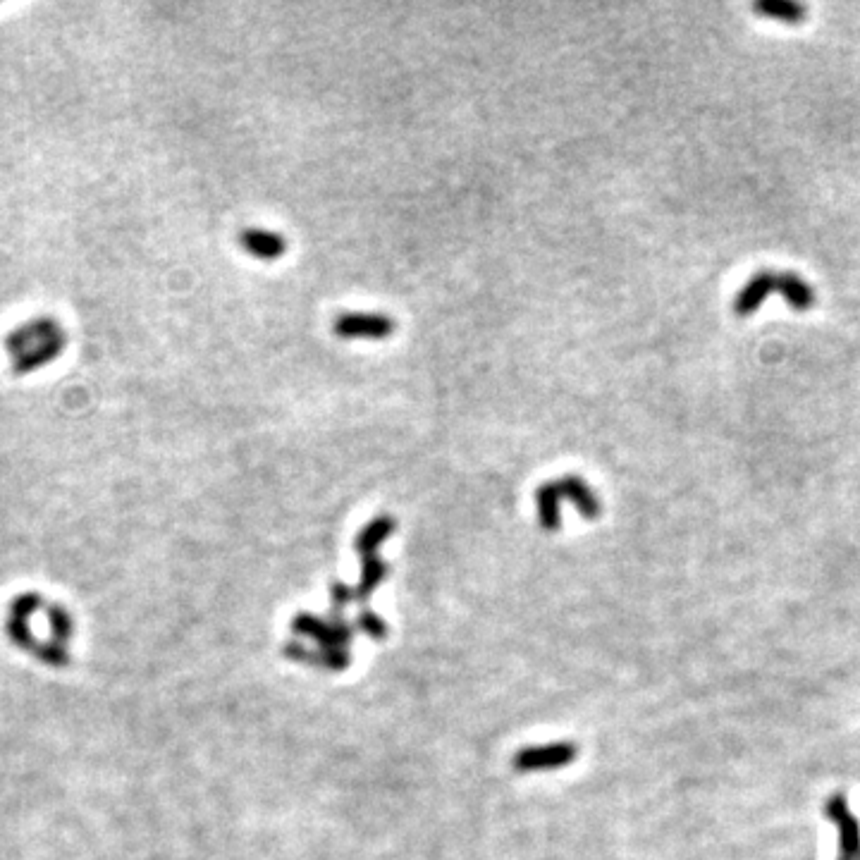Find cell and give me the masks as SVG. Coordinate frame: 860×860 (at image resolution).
<instances>
[{
  "label": "cell",
  "instance_id": "cell-1",
  "mask_svg": "<svg viewBox=\"0 0 860 860\" xmlns=\"http://www.w3.org/2000/svg\"><path fill=\"white\" fill-rule=\"evenodd\" d=\"M65 344L67 335L63 325L51 316L29 318L5 337V349H8L12 371L17 376H29V373L48 366L58 356H63Z\"/></svg>",
  "mask_w": 860,
  "mask_h": 860
},
{
  "label": "cell",
  "instance_id": "cell-2",
  "mask_svg": "<svg viewBox=\"0 0 860 860\" xmlns=\"http://www.w3.org/2000/svg\"><path fill=\"white\" fill-rule=\"evenodd\" d=\"M562 500L574 502L583 519H595L602 509L598 495H595L591 485L583 481L581 476L567 473V476L540 485L536 490L538 521L545 531H557V528L562 526V519H559V505H562Z\"/></svg>",
  "mask_w": 860,
  "mask_h": 860
},
{
  "label": "cell",
  "instance_id": "cell-3",
  "mask_svg": "<svg viewBox=\"0 0 860 860\" xmlns=\"http://www.w3.org/2000/svg\"><path fill=\"white\" fill-rule=\"evenodd\" d=\"M579 758V746L571 741L543 743V746H528L521 748L514 755V770L516 772H548L562 770L569 763Z\"/></svg>",
  "mask_w": 860,
  "mask_h": 860
},
{
  "label": "cell",
  "instance_id": "cell-4",
  "mask_svg": "<svg viewBox=\"0 0 860 860\" xmlns=\"http://www.w3.org/2000/svg\"><path fill=\"white\" fill-rule=\"evenodd\" d=\"M354 629L356 626L340 622V619H335V622H325V619L309 612H299L297 617L292 619L294 634L313 638V641H318V645H321L323 650H330V648L347 650L354 638Z\"/></svg>",
  "mask_w": 860,
  "mask_h": 860
},
{
  "label": "cell",
  "instance_id": "cell-5",
  "mask_svg": "<svg viewBox=\"0 0 860 860\" xmlns=\"http://www.w3.org/2000/svg\"><path fill=\"white\" fill-rule=\"evenodd\" d=\"M825 815L839 832L837 860H860V822L851 813L849 798L832 794L825 803Z\"/></svg>",
  "mask_w": 860,
  "mask_h": 860
},
{
  "label": "cell",
  "instance_id": "cell-6",
  "mask_svg": "<svg viewBox=\"0 0 860 860\" xmlns=\"http://www.w3.org/2000/svg\"><path fill=\"white\" fill-rule=\"evenodd\" d=\"M333 333L340 340H385L395 333V321L383 313H342Z\"/></svg>",
  "mask_w": 860,
  "mask_h": 860
},
{
  "label": "cell",
  "instance_id": "cell-7",
  "mask_svg": "<svg viewBox=\"0 0 860 860\" xmlns=\"http://www.w3.org/2000/svg\"><path fill=\"white\" fill-rule=\"evenodd\" d=\"M282 655L290 657V660H294V662H304V665L325 667V669H330V672H342V669H347L349 662H352V657H349V650H344V648L309 650L306 645H301V643L282 645Z\"/></svg>",
  "mask_w": 860,
  "mask_h": 860
},
{
  "label": "cell",
  "instance_id": "cell-8",
  "mask_svg": "<svg viewBox=\"0 0 860 860\" xmlns=\"http://www.w3.org/2000/svg\"><path fill=\"white\" fill-rule=\"evenodd\" d=\"M774 290L779 292V273H774V270H763V273L753 275V278L741 287V292L736 294L734 311L739 313V316H748V313L758 309L767 294H772Z\"/></svg>",
  "mask_w": 860,
  "mask_h": 860
},
{
  "label": "cell",
  "instance_id": "cell-9",
  "mask_svg": "<svg viewBox=\"0 0 860 860\" xmlns=\"http://www.w3.org/2000/svg\"><path fill=\"white\" fill-rule=\"evenodd\" d=\"M239 244H242V249L247 251L249 256L258 258V261H275V258H280L287 251L285 237L278 235V232L261 230V227L244 230L242 235H239Z\"/></svg>",
  "mask_w": 860,
  "mask_h": 860
},
{
  "label": "cell",
  "instance_id": "cell-10",
  "mask_svg": "<svg viewBox=\"0 0 860 860\" xmlns=\"http://www.w3.org/2000/svg\"><path fill=\"white\" fill-rule=\"evenodd\" d=\"M395 528H397V521L392 519L390 514L376 516L373 521H368V524L356 533V540H354V548L361 555V559L376 557L378 548L392 536V533H395Z\"/></svg>",
  "mask_w": 860,
  "mask_h": 860
},
{
  "label": "cell",
  "instance_id": "cell-11",
  "mask_svg": "<svg viewBox=\"0 0 860 860\" xmlns=\"http://www.w3.org/2000/svg\"><path fill=\"white\" fill-rule=\"evenodd\" d=\"M387 574H390V564L383 562L378 555L361 559V581L359 586L354 588L356 600L366 602L371 598V593L387 579Z\"/></svg>",
  "mask_w": 860,
  "mask_h": 860
},
{
  "label": "cell",
  "instance_id": "cell-12",
  "mask_svg": "<svg viewBox=\"0 0 860 860\" xmlns=\"http://www.w3.org/2000/svg\"><path fill=\"white\" fill-rule=\"evenodd\" d=\"M779 292L789 299L794 309H810L815 301L813 287L803 278H798L796 273H779Z\"/></svg>",
  "mask_w": 860,
  "mask_h": 860
},
{
  "label": "cell",
  "instance_id": "cell-13",
  "mask_svg": "<svg viewBox=\"0 0 860 860\" xmlns=\"http://www.w3.org/2000/svg\"><path fill=\"white\" fill-rule=\"evenodd\" d=\"M755 10L763 12V15L779 17V20L784 22H798L803 15H806V8L794 3V0H758V3H755Z\"/></svg>",
  "mask_w": 860,
  "mask_h": 860
},
{
  "label": "cell",
  "instance_id": "cell-14",
  "mask_svg": "<svg viewBox=\"0 0 860 860\" xmlns=\"http://www.w3.org/2000/svg\"><path fill=\"white\" fill-rule=\"evenodd\" d=\"M356 629L359 631H364L366 636H371V638H376V641H383V638H387V624H385V619L383 617H378L376 612H371V610H364L359 614V619H356Z\"/></svg>",
  "mask_w": 860,
  "mask_h": 860
},
{
  "label": "cell",
  "instance_id": "cell-15",
  "mask_svg": "<svg viewBox=\"0 0 860 860\" xmlns=\"http://www.w3.org/2000/svg\"><path fill=\"white\" fill-rule=\"evenodd\" d=\"M354 600H356L354 588L344 586V583H337V581L333 583V586H330V602H333L335 614H342L340 610H344L347 605H352Z\"/></svg>",
  "mask_w": 860,
  "mask_h": 860
},
{
  "label": "cell",
  "instance_id": "cell-16",
  "mask_svg": "<svg viewBox=\"0 0 860 860\" xmlns=\"http://www.w3.org/2000/svg\"><path fill=\"white\" fill-rule=\"evenodd\" d=\"M51 622H53V634L60 638H70L72 634V619L63 607H53L51 610Z\"/></svg>",
  "mask_w": 860,
  "mask_h": 860
}]
</instances>
